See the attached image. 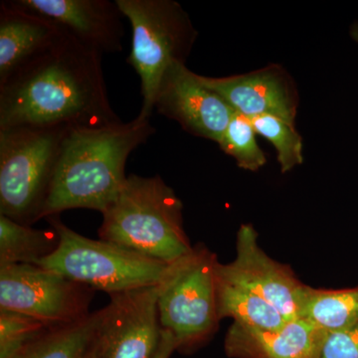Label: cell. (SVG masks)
I'll use <instances>...</instances> for the list:
<instances>
[{
    "instance_id": "cell-1",
    "label": "cell",
    "mask_w": 358,
    "mask_h": 358,
    "mask_svg": "<svg viewBox=\"0 0 358 358\" xmlns=\"http://www.w3.org/2000/svg\"><path fill=\"white\" fill-rule=\"evenodd\" d=\"M102 54L65 31L0 85V129L102 128L121 122L110 106Z\"/></svg>"
},
{
    "instance_id": "cell-16",
    "label": "cell",
    "mask_w": 358,
    "mask_h": 358,
    "mask_svg": "<svg viewBox=\"0 0 358 358\" xmlns=\"http://www.w3.org/2000/svg\"><path fill=\"white\" fill-rule=\"evenodd\" d=\"M101 310L69 326L53 327L10 358H88L98 336Z\"/></svg>"
},
{
    "instance_id": "cell-5",
    "label": "cell",
    "mask_w": 358,
    "mask_h": 358,
    "mask_svg": "<svg viewBox=\"0 0 358 358\" xmlns=\"http://www.w3.org/2000/svg\"><path fill=\"white\" fill-rule=\"evenodd\" d=\"M59 236L58 248L36 265L94 291L113 294L155 286L171 264L141 255L112 242L90 239L59 219L46 218Z\"/></svg>"
},
{
    "instance_id": "cell-10",
    "label": "cell",
    "mask_w": 358,
    "mask_h": 358,
    "mask_svg": "<svg viewBox=\"0 0 358 358\" xmlns=\"http://www.w3.org/2000/svg\"><path fill=\"white\" fill-rule=\"evenodd\" d=\"M216 274L224 281L238 285L262 296L287 320L301 317L307 285L296 279L291 268L273 260L258 243L252 225H242L237 233L236 258L217 264Z\"/></svg>"
},
{
    "instance_id": "cell-6",
    "label": "cell",
    "mask_w": 358,
    "mask_h": 358,
    "mask_svg": "<svg viewBox=\"0 0 358 358\" xmlns=\"http://www.w3.org/2000/svg\"><path fill=\"white\" fill-rule=\"evenodd\" d=\"M115 2L133 29L128 63L141 79L143 106L138 117L150 119L164 75L176 63H185L196 31L187 14L173 0Z\"/></svg>"
},
{
    "instance_id": "cell-22",
    "label": "cell",
    "mask_w": 358,
    "mask_h": 358,
    "mask_svg": "<svg viewBox=\"0 0 358 358\" xmlns=\"http://www.w3.org/2000/svg\"><path fill=\"white\" fill-rule=\"evenodd\" d=\"M50 327L23 313L0 310V358H10Z\"/></svg>"
},
{
    "instance_id": "cell-23",
    "label": "cell",
    "mask_w": 358,
    "mask_h": 358,
    "mask_svg": "<svg viewBox=\"0 0 358 358\" xmlns=\"http://www.w3.org/2000/svg\"><path fill=\"white\" fill-rule=\"evenodd\" d=\"M317 358H358V322L327 334Z\"/></svg>"
},
{
    "instance_id": "cell-7",
    "label": "cell",
    "mask_w": 358,
    "mask_h": 358,
    "mask_svg": "<svg viewBox=\"0 0 358 358\" xmlns=\"http://www.w3.org/2000/svg\"><path fill=\"white\" fill-rule=\"evenodd\" d=\"M217 258L199 246L171 265L159 284L160 326L169 331L178 350H189L215 331L217 312Z\"/></svg>"
},
{
    "instance_id": "cell-15",
    "label": "cell",
    "mask_w": 358,
    "mask_h": 358,
    "mask_svg": "<svg viewBox=\"0 0 358 358\" xmlns=\"http://www.w3.org/2000/svg\"><path fill=\"white\" fill-rule=\"evenodd\" d=\"M64 30L52 21L16 6L0 3V85L53 46Z\"/></svg>"
},
{
    "instance_id": "cell-17",
    "label": "cell",
    "mask_w": 358,
    "mask_h": 358,
    "mask_svg": "<svg viewBox=\"0 0 358 358\" xmlns=\"http://www.w3.org/2000/svg\"><path fill=\"white\" fill-rule=\"evenodd\" d=\"M216 278L219 320L230 317L236 324L267 331H278L288 322L284 315L262 296L243 287L224 281L217 274Z\"/></svg>"
},
{
    "instance_id": "cell-19",
    "label": "cell",
    "mask_w": 358,
    "mask_h": 358,
    "mask_svg": "<svg viewBox=\"0 0 358 358\" xmlns=\"http://www.w3.org/2000/svg\"><path fill=\"white\" fill-rule=\"evenodd\" d=\"M301 317L327 334L352 326L358 322V288L319 289L308 286Z\"/></svg>"
},
{
    "instance_id": "cell-2",
    "label": "cell",
    "mask_w": 358,
    "mask_h": 358,
    "mask_svg": "<svg viewBox=\"0 0 358 358\" xmlns=\"http://www.w3.org/2000/svg\"><path fill=\"white\" fill-rule=\"evenodd\" d=\"M155 133L150 119L136 117L102 128H71L59 157L41 219L70 209L103 213L121 192L127 160Z\"/></svg>"
},
{
    "instance_id": "cell-25",
    "label": "cell",
    "mask_w": 358,
    "mask_h": 358,
    "mask_svg": "<svg viewBox=\"0 0 358 358\" xmlns=\"http://www.w3.org/2000/svg\"><path fill=\"white\" fill-rule=\"evenodd\" d=\"M352 37L355 41L358 42V23H355L352 27Z\"/></svg>"
},
{
    "instance_id": "cell-24",
    "label": "cell",
    "mask_w": 358,
    "mask_h": 358,
    "mask_svg": "<svg viewBox=\"0 0 358 358\" xmlns=\"http://www.w3.org/2000/svg\"><path fill=\"white\" fill-rule=\"evenodd\" d=\"M176 350H178V343H176V338L169 331L164 329L162 343H160L159 352L155 358H171Z\"/></svg>"
},
{
    "instance_id": "cell-13",
    "label": "cell",
    "mask_w": 358,
    "mask_h": 358,
    "mask_svg": "<svg viewBox=\"0 0 358 358\" xmlns=\"http://www.w3.org/2000/svg\"><path fill=\"white\" fill-rule=\"evenodd\" d=\"M199 77L207 88L222 96L238 114L250 120L261 115H275L294 122L296 105L293 92L285 77L275 69L240 76Z\"/></svg>"
},
{
    "instance_id": "cell-4",
    "label": "cell",
    "mask_w": 358,
    "mask_h": 358,
    "mask_svg": "<svg viewBox=\"0 0 358 358\" xmlns=\"http://www.w3.org/2000/svg\"><path fill=\"white\" fill-rule=\"evenodd\" d=\"M70 127L0 129V214L31 226L41 219Z\"/></svg>"
},
{
    "instance_id": "cell-20",
    "label": "cell",
    "mask_w": 358,
    "mask_h": 358,
    "mask_svg": "<svg viewBox=\"0 0 358 358\" xmlns=\"http://www.w3.org/2000/svg\"><path fill=\"white\" fill-rule=\"evenodd\" d=\"M256 134L251 120L235 112L218 145L241 169L257 171L266 164V157L257 143Z\"/></svg>"
},
{
    "instance_id": "cell-26",
    "label": "cell",
    "mask_w": 358,
    "mask_h": 358,
    "mask_svg": "<svg viewBox=\"0 0 358 358\" xmlns=\"http://www.w3.org/2000/svg\"><path fill=\"white\" fill-rule=\"evenodd\" d=\"M88 358H96V346L95 348H94L93 352H92L91 355H89Z\"/></svg>"
},
{
    "instance_id": "cell-12",
    "label": "cell",
    "mask_w": 358,
    "mask_h": 358,
    "mask_svg": "<svg viewBox=\"0 0 358 358\" xmlns=\"http://www.w3.org/2000/svg\"><path fill=\"white\" fill-rule=\"evenodd\" d=\"M16 6L52 21L99 53H119L124 36L121 9L110 0H13Z\"/></svg>"
},
{
    "instance_id": "cell-9",
    "label": "cell",
    "mask_w": 358,
    "mask_h": 358,
    "mask_svg": "<svg viewBox=\"0 0 358 358\" xmlns=\"http://www.w3.org/2000/svg\"><path fill=\"white\" fill-rule=\"evenodd\" d=\"M159 284L110 294L101 310L96 358H155L162 343Z\"/></svg>"
},
{
    "instance_id": "cell-14",
    "label": "cell",
    "mask_w": 358,
    "mask_h": 358,
    "mask_svg": "<svg viewBox=\"0 0 358 358\" xmlns=\"http://www.w3.org/2000/svg\"><path fill=\"white\" fill-rule=\"evenodd\" d=\"M327 333L305 317L289 320L278 331L233 322L225 350L233 358H317Z\"/></svg>"
},
{
    "instance_id": "cell-3",
    "label": "cell",
    "mask_w": 358,
    "mask_h": 358,
    "mask_svg": "<svg viewBox=\"0 0 358 358\" xmlns=\"http://www.w3.org/2000/svg\"><path fill=\"white\" fill-rule=\"evenodd\" d=\"M182 202L159 176L131 174L103 213L99 236L155 260L173 264L192 253Z\"/></svg>"
},
{
    "instance_id": "cell-18",
    "label": "cell",
    "mask_w": 358,
    "mask_h": 358,
    "mask_svg": "<svg viewBox=\"0 0 358 358\" xmlns=\"http://www.w3.org/2000/svg\"><path fill=\"white\" fill-rule=\"evenodd\" d=\"M57 232L35 229L0 214V266L36 265L58 248Z\"/></svg>"
},
{
    "instance_id": "cell-11",
    "label": "cell",
    "mask_w": 358,
    "mask_h": 358,
    "mask_svg": "<svg viewBox=\"0 0 358 358\" xmlns=\"http://www.w3.org/2000/svg\"><path fill=\"white\" fill-rule=\"evenodd\" d=\"M155 110L179 122L188 133L220 141L235 110L229 103L206 86L186 68L176 63L160 83Z\"/></svg>"
},
{
    "instance_id": "cell-8",
    "label": "cell",
    "mask_w": 358,
    "mask_h": 358,
    "mask_svg": "<svg viewBox=\"0 0 358 358\" xmlns=\"http://www.w3.org/2000/svg\"><path fill=\"white\" fill-rule=\"evenodd\" d=\"M94 292L38 265L0 266V310L23 313L50 329L88 317Z\"/></svg>"
},
{
    "instance_id": "cell-21",
    "label": "cell",
    "mask_w": 358,
    "mask_h": 358,
    "mask_svg": "<svg viewBox=\"0 0 358 358\" xmlns=\"http://www.w3.org/2000/svg\"><path fill=\"white\" fill-rule=\"evenodd\" d=\"M256 133L267 138L278 152L282 173L303 162V141L294 128V122L275 115H261L251 120Z\"/></svg>"
}]
</instances>
